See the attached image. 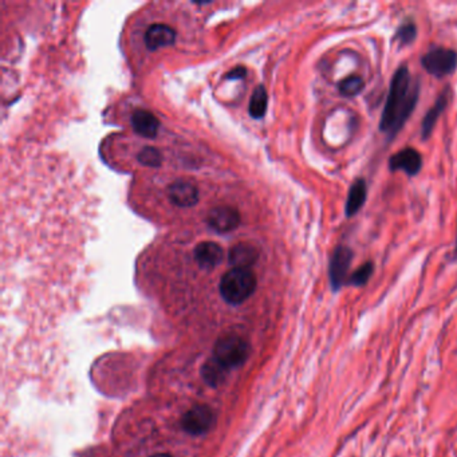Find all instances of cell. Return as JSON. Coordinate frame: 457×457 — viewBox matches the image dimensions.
I'll list each match as a JSON object with an SVG mask.
<instances>
[{"instance_id":"obj_1","label":"cell","mask_w":457,"mask_h":457,"mask_svg":"<svg viewBox=\"0 0 457 457\" xmlns=\"http://www.w3.org/2000/svg\"><path fill=\"white\" fill-rule=\"evenodd\" d=\"M420 80L410 74L406 65H401L392 77L386 102L378 125L379 132H382L389 141L400 133L414 112L420 98Z\"/></svg>"},{"instance_id":"obj_2","label":"cell","mask_w":457,"mask_h":457,"mask_svg":"<svg viewBox=\"0 0 457 457\" xmlns=\"http://www.w3.org/2000/svg\"><path fill=\"white\" fill-rule=\"evenodd\" d=\"M257 290V277L250 268H232L220 281V294L229 305L246 302Z\"/></svg>"},{"instance_id":"obj_3","label":"cell","mask_w":457,"mask_h":457,"mask_svg":"<svg viewBox=\"0 0 457 457\" xmlns=\"http://www.w3.org/2000/svg\"><path fill=\"white\" fill-rule=\"evenodd\" d=\"M420 63L423 69L436 78H445L457 70V51L448 47H432L424 54Z\"/></svg>"},{"instance_id":"obj_4","label":"cell","mask_w":457,"mask_h":457,"mask_svg":"<svg viewBox=\"0 0 457 457\" xmlns=\"http://www.w3.org/2000/svg\"><path fill=\"white\" fill-rule=\"evenodd\" d=\"M248 344L243 338L237 336H227L220 338L215 344L213 357L229 369L244 364L248 357Z\"/></svg>"},{"instance_id":"obj_5","label":"cell","mask_w":457,"mask_h":457,"mask_svg":"<svg viewBox=\"0 0 457 457\" xmlns=\"http://www.w3.org/2000/svg\"><path fill=\"white\" fill-rule=\"evenodd\" d=\"M354 259V251L347 246H337L329 260V282L333 291L347 286L349 271Z\"/></svg>"},{"instance_id":"obj_6","label":"cell","mask_w":457,"mask_h":457,"mask_svg":"<svg viewBox=\"0 0 457 457\" xmlns=\"http://www.w3.org/2000/svg\"><path fill=\"white\" fill-rule=\"evenodd\" d=\"M213 423H215L213 410L207 405H196L191 408L181 420L184 430L194 436L207 433L213 427Z\"/></svg>"},{"instance_id":"obj_7","label":"cell","mask_w":457,"mask_h":457,"mask_svg":"<svg viewBox=\"0 0 457 457\" xmlns=\"http://www.w3.org/2000/svg\"><path fill=\"white\" fill-rule=\"evenodd\" d=\"M424 161L421 153L414 148H403L397 153L392 154L388 161V168L390 172L402 171L409 177L417 176L423 169Z\"/></svg>"},{"instance_id":"obj_8","label":"cell","mask_w":457,"mask_h":457,"mask_svg":"<svg viewBox=\"0 0 457 457\" xmlns=\"http://www.w3.org/2000/svg\"><path fill=\"white\" fill-rule=\"evenodd\" d=\"M452 95H454L452 87L449 85L445 86L443 89V91L438 94L436 102L432 105V108L427 112V115H424V118L421 121V128H420L423 141H427L432 136L440 115L447 110V108L452 99Z\"/></svg>"},{"instance_id":"obj_9","label":"cell","mask_w":457,"mask_h":457,"mask_svg":"<svg viewBox=\"0 0 457 457\" xmlns=\"http://www.w3.org/2000/svg\"><path fill=\"white\" fill-rule=\"evenodd\" d=\"M207 222L209 227L219 233H227L236 228L240 223V215L236 208L229 205H220L212 208L208 213Z\"/></svg>"},{"instance_id":"obj_10","label":"cell","mask_w":457,"mask_h":457,"mask_svg":"<svg viewBox=\"0 0 457 457\" xmlns=\"http://www.w3.org/2000/svg\"><path fill=\"white\" fill-rule=\"evenodd\" d=\"M366 200H368V183L365 178L358 177L353 181L347 192V199L344 204L346 218L350 219L355 216L364 208Z\"/></svg>"},{"instance_id":"obj_11","label":"cell","mask_w":457,"mask_h":457,"mask_svg":"<svg viewBox=\"0 0 457 457\" xmlns=\"http://www.w3.org/2000/svg\"><path fill=\"white\" fill-rule=\"evenodd\" d=\"M168 195L172 202L177 207L188 208L199 201V189L196 185L188 181L177 180L168 189Z\"/></svg>"},{"instance_id":"obj_12","label":"cell","mask_w":457,"mask_h":457,"mask_svg":"<svg viewBox=\"0 0 457 457\" xmlns=\"http://www.w3.org/2000/svg\"><path fill=\"white\" fill-rule=\"evenodd\" d=\"M194 255L201 268L211 270L218 267L223 261L224 251L219 244L213 242H202L196 246Z\"/></svg>"},{"instance_id":"obj_13","label":"cell","mask_w":457,"mask_h":457,"mask_svg":"<svg viewBox=\"0 0 457 457\" xmlns=\"http://www.w3.org/2000/svg\"><path fill=\"white\" fill-rule=\"evenodd\" d=\"M176 40V32L168 25H153L145 32V43L149 50L171 46Z\"/></svg>"},{"instance_id":"obj_14","label":"cell","mask_w":457,"mask_h":457,"mask_svg":"<svg viewBox=\"0 0 457 457\" xmlns=\"http://www.w3.org/2000/svg\"><path fill=\"white\" fill-rule=\"evenodd\" d=\"M257 248L248 243H237L229 250V263L233 268H250L257 261Z\"/></svg>"},{"instance_id":"obj_15","label":"cell","mask_w":457,"mask_h":457,"mask_svg":"<svg viewBox=\"0 0 457 457\" xmlns=\"http://www.w3.org/2000/svg\"><path fill=\"white\" fill-rule=\"evenodd\" d=\"M132 126L137 134L145 139H154L159 133L160 121L148 110H136L132 115Z\"/></svg>"},{"instance_id":"obj_16","label":"cell","mask_w":457,"mask_h":457,"mask_svg":"<svg viewBox=\"0 0 457 457\" xmlns=\"http://www.w3.org/2000/svg\"><path fill=\"white\" fill-rule=\"evenodd\" d=\"M202 378L204 381L211 385V386H219L223 384L227 378L228 374V368L224 366L220 361H218L215 357L209 358L204 365H202Z\"/></svg>"},{"instance_id":"obj_17","label":"cell","mask_w":457,"mask_h":457,"mask_svg":"<svg viewBox=\"0 0 457 457\" xmlns=\"http://www.w3.org/2000/svg\"><path fill=\"white\" fill-rule=\"evenodd\" d=\"M365 89V81L360 75H349L338 82V91L342 97L354 98Z\"/></svg>"},{"instance_id":"obj_18","label":"cell","mask_w":457,"mask_h":457,"mask_svg":"<svg viewBox=\"0 0 457 457\" xmlns=\"http://www.w3.org/2000/svg\"><path fill=\"white\" fill-rule=\"evenodd\" d=\"M267 102H268V94L266 87L263 85L257 86L250 99V115L254 118H261L266 115Z\"/></svg>"},{"instance_id":"obj_19","label":"cell","mask_w":457,"mask_h":457,"mask_svg":"<svg viewBox=\"0 0 457 457\" xmlns=\"http://www.w3.org/2000/svg\"><path fill=\"white\" fill-rule=\"evenodd\" d=\"M417 38V26L413 21H406L396 30L393 42H399L402 47L412 45Z\"/></svg>"},{"instance_id":"obj_20","label":"cell","mask_w":457,"mask_h":457,"mask_svg":"<svg viewBox=\"0 0 457 457\" xmlns=\"http://www.w3.org/2000/svg\"><path fill=\"white\" fill-rule=\"evenodd\" d=\"M374 272V263L373 261H366L361 267H358L354 272L350 274L347 286L362 287L365 286Z\"/></svg>"},{"instance_id":"obj_21","label":"cell","mask_w":457,"mask_h":457,"mask_svg":"<svg viewBox=\"0 0 457 457\" xmlns=\"http://www.w3.org/2000/svg\"><path fill=\"white\" fill-rule=\"evenodd\" d=\"M139 161L145 167L157 168V167L161 165V153L156 148L146 146L140 152Z\"/></svg>"},{"instance_id":"obj_22","label":"cell","mask_w":457,"mask_h":457,"mask_svg":"<svg viewBox=\"0 0 457 457\" xmlns=\"http://www.w3.org/2000/svg\"><path fill=\"white\" fill-rule=\"evenodd\" d=\"M246 69L244 67H236L233 70H231L228 74H227V78L228 80H240V78H244L246 77Z\"/></svg>"},{"instance_id":"obj_23","label":"cell","mask_w":457,"mask_h":457,"mask_svg":"<svg viewBox=\"0 0 457 457\" xmlns=\"http://www.w3.org/2000/svg\"><path fill=\"white\" fill-rule=\"evenodd\" d=\"M152 457H172L169 454H156V455H153Z\"/></svg>"},{"instance_id":"obj_24","label":"cell","mask_w":457,"mask_h":457,"mask_svg":"<svg viewBox=\"0 0 457 457\" xmlns=\"http://www.w3.org/2000/svg\"><path fill=\"white\" fill-rule=\"evenodd\" d=\"M454 257H457V244L455 246V251H454Z\"/></svg>"}]
</instances>
